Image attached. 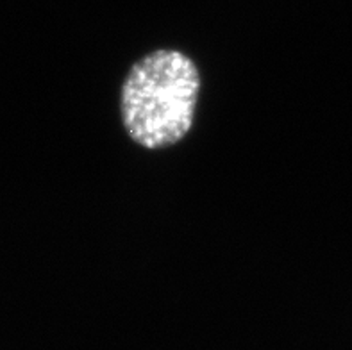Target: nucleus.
Masks as SVG:
<instances>
[{
	"label": "nucleus",
	"mask_w": 352,
	"mask_h": 350,
	"mask_svg": "<svg viewBox=\"0 0 352 350\" xmlns=\"http://www.w3.org/2000/svg\"><path fill=\"white\" fill-rule=\"evenodd\" d=\"M201 76L179 50L160 49L136 61L122 86V122L134 143L163 149L192 129Z\"/></svg>",
	"instance_id": "nucleus-1"
}]
</instances>
